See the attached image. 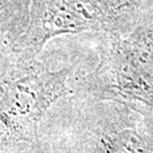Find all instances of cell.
I'll list each match as a JSON object with an SVG mask.
<instances>
[{
	"instance_id": "6da1fadb",
	"label": "cell",
	"mask_w": 153,
	"mask_h": 153,
	"mask_svg": "<svg viewBox=\"0 0 153 153\" xmlns=\"http://www.w3.org/2000/svg\"><path fill=\"white\" fill-rule=\"evenodd\" d=\"M71 68L50 71L36 58H21L0 78V153L17 143L38 145L45 111L71 94Z\"/></svg>"
},
{
	"instance_id": "7a4b0ae2",
	"label": "cell",
	"mask_w": 153,
	"mask_h": 153,
	"mask_svg": "<svg viewBox=\"0 0 153 153\" xmlns=\"http://www.w3.org/2000/svg\"><path fill=\"white\" fill-rule=\"evenodd\" d=\"M134 0H30L23 58H36L58 35L115 30Z\"/></svg>"
},
{
	"instance_id": "3957f363",
	"label": "cell",
	"mask_w": 153,
	"mask_h": 153,
	"mask_svg": "<svg viewBox=\"0 0 153 153\" xmlns=\"http://www.w3.org/2000/svg\"><path fill=\"white\" fill-rule=\"evenodd\" d=\"M85 88L95 95L131 97L153 103V31L140 28L128 38H111Z\"/></svg>"
},
{
	"instance_id": "277c9868",
	"label": "cell",
	"mask_w": 153,
	"mask_h": 153,
	"mask_svg": "<svg viewBox=\"0 0 153 153\" xmlns=\"http://www.w3.org/2000/svg\"><path fill=\"white\" fill-rule=\"evenodd\" d=\"M30 0H0V78L23 57Z\"/></svg>"
},
{
	"instance_id": "5b68a950",
	"label": "cell",
	"mask_w": 153,
	"mask_h": 153,
	"mask_svg": "<svg viewBox=\"0 0 153 153\" xmlns=\"http://www.w3.org/2000/svg\"><path fill=\"white\" fill-rule=\"evenodd\" d=\"M36 152H38V153H42V152H41V150H40V148H39L38 145H36Z\"/></svg>"
}]
</instances>
